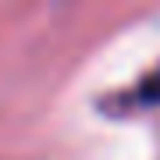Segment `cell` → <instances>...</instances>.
Masks as SVG:
<instances>
[{
    "label": "cell",
    "mask_w": 160,
    "mask_h": 160,
    "mask_svg": "<svg viewBox=\"0 0 160 160\" xmlns=\"http://www.w3.org/2000/svg\"><path fill=\"white\" fill-rule=\"evenodd\" d=\"M139 96H142V103H160V68H157L153 75H146V78H142Z\"/></svg>",
    "instance_id": "6da1fadb"
}]
</instances>
